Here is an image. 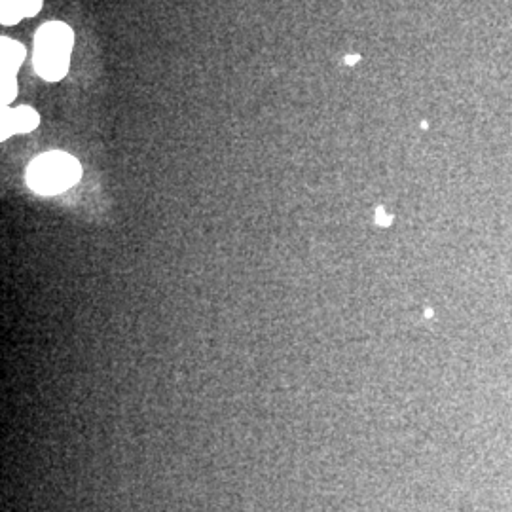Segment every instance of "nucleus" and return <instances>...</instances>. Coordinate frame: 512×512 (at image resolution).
Returning a JSON list of instances; mask_svg holds the SVG:
<instances>
[{
  "mask_svg": "<svg viewBox=\"0 0 512 512\" xmlns=\"http://www.w3.org/2000/svg\"><path fill=\"white\" fill-rule=\"evenodd\" d=\"M73 40V31L65 23L52 21L42 25L37 35L35 67L44 80L57 82L67 74Z\"/></svg>",
  "mask_w": 512,
  "mask_h": 512,
  "instance_id": "f257e3e1",
  "label": "nucleus"
},
{
  "mask_svg": "<svg viewBox=\"0 0 512 512\" xmlns=\"http://www.w3.org/2000/svg\"><path fill=\"white\" fill-rule=\"evenodd\" d=\"M82 175L78 160L65 152H48L33 160L27 169V184L44 196L71 188Z\"/></svg>",
  "mask_w": 512,
  "mask_h": 512,
  "instance_id": "f03ea898",
  "label": "nucleus"
},
{
  "mask_svg": "<svg viewBox=\"0 0 512 512\" xmlns=\"http://www.w3.org/2000/svg\"><path fill=\"white\" fill-rule=\"evenodd\" d=\"M38 124H40V118L37 110L31 107L10 110L6 105H2V131H0L2 141L14 133H29L37 128Z\"/></svg>",
  "mask_w": 512,
  "mask_h": 512,
  "instance_id": "7ed1b4c3",
  "label": "nucleus"
},
{
  "mask_svg": "<svg viewBox=\"0 0 512 512\" xmlns=\"http://www.w3.org/2000/svg\"><path fill=\"white\" fill-rule=\"evenodd\" d=\"M42 8V0H0V19L4 25L18 23L21 18H31Z\"/></svg>",
  "mask_w": 512,
  "mask_h": 512,
  "instance_id": "20e7f679",
  "label": "nucleus"
},
{
  "mask_svg": "<svg viewBox=\"0 0 512 512\" xmlns=\"http://www.w3.org/2000/svg\"><path fill=\"white\" fill-rule=\"evenodd\" d=\"M0 57H2V74H16L19 65L25 59V48L18 44V42H14V40L2 38Z\"/></svg>",
  "mask_w": 512,
  "mask_h": 512,
  "instance_id": "39448f33",
  "label": "nucleus"
},
{
  "mask_svg": "<svg viewBox=\"0 0 512 512\" xmlns=\"http://www.w3.org/2000/svg\"><path fill=\"white\" fill-rule=\"evenodd\" d=\"M16 74H2V105L16 97Z\"/></svg>",
  "mask_w": 512,
  "mask_h": 512,
  "instance_id": "423d86ee",
  "label": "nucleus"
},
{
  "mask_svg": "<svg viewBox=\"0 0 512 512\" xmlns=\"http://www.w3.org/2000/svg\"><path fill=\"white\" fill-rule=\"evenodd\" d=\"M376 220H378V224H389L391 222V217H385L384 209H378V215H376Z\"/></svg>",
  "mask_w": 512,
  "mask_h": 512,
  "instance_id": "0eeeda50",
  "label": "nucleus"
},
{
  "mask_svg": "<svg viewBox=\"0 0 512 512\" xmlns=\"http://www.w3.org/2000/svg\"><path fill=\"white\" fill-rule=\"evenodd\" d=\"M359 59H361L359 55H348L346 57V65H355V63H359Z\"/></svg>",
  "mask_w": 512,
  "mask_h": 512,
  "instance_id": "6e6552de",
  "label": "nucleus"
}]
</instances>
